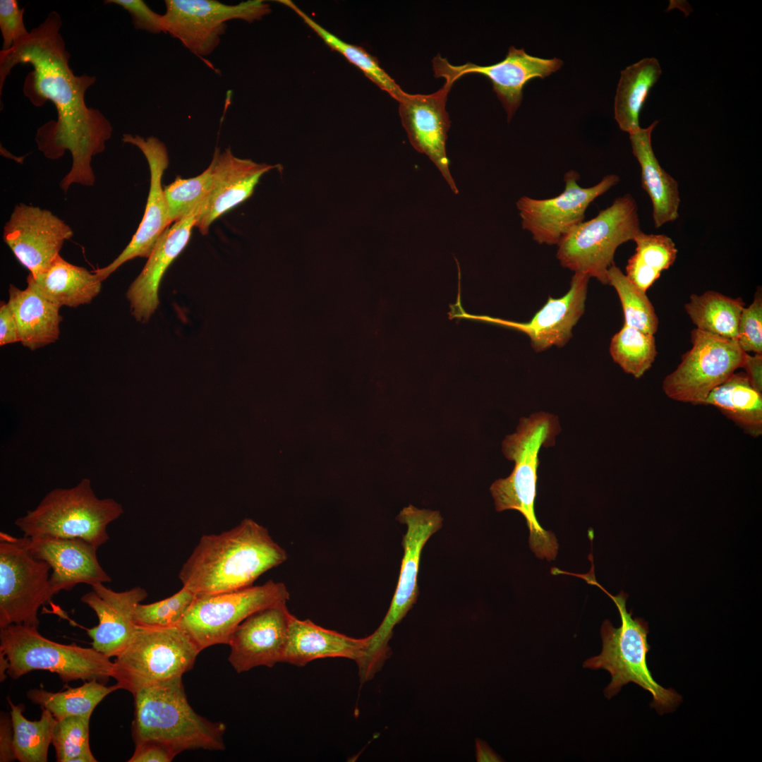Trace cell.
Masks as SVG:
<instances>
[{
    "label": "cell",
    "mask_w": 762,
    "mask_h": 762,
    "mask_svg": "<svg viewBox=\"0 0 762 762\" xmlns=\"http://www.w3.org/2000/svg\"><path fill=\"white\" fill-rule=\"evenodd\" d=\"M200 206L189 215L169 225L161 234L143 270L132 282L127 298L135 319L149 320L159 305L158 289L162 278L188 244Z\"/></svg>",
    "instance_id": "25"
},
{
    "label": "cell",
    "mask_w": 762,
    "mask_h": 762,
    "mask_svg": "<svg viewBox=\"0 0 762 762\" xmlns=\"http://www.w3.org/2000/svg\"><path fill=\"white\" fill-rule=\"evenodd\" d=\"M73 235L70 226L51 211L20 203L4 225L3 239L35 277L52 264Z\"/></svg>",
    "instance_id": "16"
},
{
    "label": "cell",
    "mask_w": 762,
    "mask_h": 762,
    "mask_svg": "<svg viewBox=\"0 0 762 762\" xmlns=\"http://www.w3.org/2000/svg\"><path fill=\"white\" fill-rule=\"evenodd\" d=\"M397 519L406 526L402 540L404 552L389 610L378 628L369 635L368 646L357 664L359 674L365 679H373L390 656L389 642L393 629L412 608L418 596V574L421 551L442 524L438 511L421 509L411 504L404 507Z\"/></svg>",
    "instance_id": "10"
},
{
    "label": "cell",
    "mask_w": 762,
    "mask_h": 762,
    "mask_svg": "<svg viewBox=\"0 0 762 762\" xmlns=\"http://www.w3.org/2000/svg\"><path fill=\"white\" fill-rule=\"evenodd\" d=\"M7 701L11 708L16 760L20 762H47L57 720L49 710L42 708L40 718L30 721L24 717V706L22 704L15 705L9 698H7Z\"/></svg>",
    "instance_id": "35"
},
{
    "label": "cell",
    "mask_w": 762,
    "mask_h": 762,
    "mask_svg": "<svg viewBox=\"0 0 762 762\" xmlns=\"http://www.w3.org/2000/svg\"><path fill=\"white\" fill-rule=\"evenodd\" d=\"M50 571L31 554L28 537L0 533V629L20 624L38 627L39 609L54 595Z\"/></svg>",
    "instance_id": "12"
},
{
    "label": "cell",
    "mask_w": 762,
    "mask_h": 762,
    "mask_svg": "<svg viewBox=\"0 0 762 762\" xmlns=\"http://www.w3.org/2000/svg\"><path fill=\"white\" fill-rule=\"evenodd\" d=\"M8 294V304L17 322L20 342L24 346L35 350L59 339L62 320L59 306L28 283L24 290L10 285Z\"/></svg>",
    "instance_id": "28"
},
{
    "label": "cell",
    "mask_w": 762,
    "mask_h": 762,
    "mask_svg": "<svg viewBox=\"0 0 762 762\" xmlns=\"http://www.w3.org/2000/svg\"><path fill=\"white\" fill-rule=\"evenodd\" d=\"M116 684L107 687L93 679L86 681L80 687L58 692L44 689H32L26 695L33 703L49 710L60 720L73 715L91 716L96 706L109 694L118 690Z\"/></svg>",
    "instance_id": "34"
},
{
    "label": "cell",
    "mask_w": 762,
    "mask_h": 762,
    "mask_svg": "<svg viewBox=\"0 0 762 762\" xmlns=\"http://www.w3.org/2000/svg\"><path fill=\"white\" fill-rule=\"evenodd\" d=\"M453 83L445 78L444 85L429 95L406 92L399 102V112L411 145L416 151L428 157L452 191L458 194V188L449 169L446 151L447 131L450 126L446 102Z\"/></svg>",
    "instance_id": "18"
},
{
    "label": "cell",
    "mask_w": 762,
    "mask_h": 762,
    "mask_svg": "<svg viewBox=\"0 0 762 762\" xmlns=\"http://www.w3.org/2000/svg\"><path fill=\"white\" fill-rule=\"evenodd\" d=\"M89 715H73L57 720L52 744L58 762H96L89 743Z\"/></svg>",
    "instance_id": "39"
},
{
    "label": "cell",
    "mask_w": 762,
    "mask_h": 762,
    "mask_svg": "<svg viewBox=\"0 0 762 762\" xmlns=\"http://www.w3.org/2000/svg\"><path fill=\"white\" fill-rule=\"evenodd\" d=\"M684 308L696 329L736 341L740 315L745 308L741 298L708 291L701 295L692 294Z\"/></svg>",
    "instance_id": "33"
},
{
    "label": "cell",
    "mask_w": 762,
    "mask_h": 762,
    "mask_svg": "<svg viewBox=\"0 0 762 762\" xmlns=\"http://www.w3.org/2000/svg\"><path fill=\"white\" fill-rule=\"evenodd\" d=\"M101 282L94 272L69 263L60 255L46 270L27 277V283L60 308L90 303L100 292Z\"/></svg>",
    "instance_id": "29"
},
{
    "label": "cell",
    "mask_w": 762,
    "mask_h": 762,
    "mask_svg": "<svg viewBox=\"0 0 762 762\" xmlns=\"http://www.w3.org/2000/svg\"><path fill=\"white\" fill-rule=\"evenodd\" d=\"M742 368L753 387L762 393V354L751 356L746 353Z\"/></svg>",
    "instance_id": "48"
},
{
    "label": "cell",
    "mask_w": 762,
    "mask_h": 762,
    "mask_svg": "<svg viewBox=\"0 0 762 762\" xmlns=\"http://www.w3.org/2000/svg\"><path fill=\"white\" fill-rule=\"evenodd\" d=\"M16 760L13 751V730L11 714L1 713L0 718V761Z\"/></svg>",
    "instance_id": "47"
},
{
    "label": "cell",
    "mask_w": 762,
    "mask_h": 762,
    "mask_svg": "<svg viewBox=\"0 0 762 762\" xmlns=\"http://www.w3.org/2000/svg\"><path fill=\"white\" fill-rule=\"evenodd\" d=\"M287 558L266 528L246 519L231 530L203 535L179 579L196 595L229 591L253 586Z\"/></svg>",
    "instance_id": "2"
},
{
    "label": "cell",
    "mask_w": 762,
    "mask_h": 762,
    "mask_svg": "<svg viewBox=\"0 0 762 762\" xmlns=\"http://www.w3.org/2000/svg\"><path fill=\"white\" fill-rule=\"evenodd\" d=\"M589 279L586 274L574 273L569 291L560 298L549 297L528 322H514L468 314L466 315V318L496 323L525 333L537 352L553 346L561 347L572 338V329L583 314Z\"/></svg>",
    "instance_id": "21"
},
{
    "label": "cell",
    "mask_w": 762,
    "mask_h": 762,
    "mask_svg": "<svg viewBox=\"0 0 762 762\" xmlns=\"http://www.w3.org/2000/svg\"><path fill=\"white\" fill-rule=\"evenodd\" d=\"M610 353L625 373L640 378L658 354L654 335L624 324L611 339Z\"/></svg>",
    "instance_id": "37"
},
{
    "label": "cell",
    "mask_w": 762,
    "mask_h": 762,
    "mask_svg": "<svg viewBox=\"0 0 762 762\" xmlns=\"http://www.w3.org/2000/svg\"><path fill=\"white\" fill-rule=\"evenodd\" d=\"M28 548L35 557L50 567L49 583L54 595L80 583L92 586L111 580L98 561L99 548L84 540L28 538Z\"/></svg>",
    "instance_id": "24"
},
{
    "label": "cell",
    "mask_w": 762,
    "mask_h": 762,
    "mask_svg": "<svg viewBox=\"0 0 762 762\" xmlns=\"http://www.w3.org/2000/svg\"><path fill=\"white\" fill-rule=\"evenodd\" d=\"M435 77L449 78L454 83L467 73H480L490 79L493 90L502 103L509 121L520 106L524 86L534 78H544L559 70L562 61L533 56L524 49L509 48L506 57L495 64L480 66L467 63L461 66L451 65L445 59L437 55L433 60Z\"/></svg>",
    "instance_id": "19"
},
{
    "label": "cell",
    "mask_w": 762,
    "mask_h": 762,
    "mask_svg": "<svg viewBox=\"0 0 762 762\" xmlns=\"http://www.w3.org/2000/svg\"><path fill=\"white\" fill-rule=\"evenodd\" d=\"M25 9L20 8L16 0L0 1V29L3 38L1 51H7L14 43L27 36L23 22Z\"/></svg>",
    "instance_id": "43"
},
{
    "label": "cell",
    "mask_w": 762,
    "mask_h": 762,
    "mask_svg": "<svg viewBox=\"0 0 762 762\" xmlns=\"http://www.w3.org/2000/svg\"><path fill=\"white\" fill-rule=\"evenodd\" d=\"M122 514L121 504L111 498H99L90 479L83 478L73 487L49 491L15 525L30 538H78L99 548L109 539L108 525Z\"/></svg>",
    "instance_id": "6"
},
{
    "label": "cell",
    "mask_w": 762,
    "mask_h": 762,
    "mask_svg": "<svg viewBox=\"0 0 762 762\" xmlns=\"http://www.w3.org/2000/svg\"><path fill=\"white\" fill-rule=\"evenodd\" d=\"M736 341L746 353L762 354V296L758 290L753 302L741 313Z\"/></svg>",
    "instance_id": "42"
},
{
    "label": "cell",
    "mask_w": 762,
    "mask_h": 762,
    "mask_svg": "<svg viewBox=\"0 0 762 762\" xmlns=\"http://www.w3.org/2000/svg\"><path fill=\"white\" fill-rule=\"evenodd\" d=\"M635 253L626 266L627 277L644 292L675 262L677 249L665 234H648L641 231L633 240Z\"/></svg>",
    "instance_id": "32"
},
{
    "label": "cell",
    "mask_w": 762,
    "mask_h": 762,
    "mask_svg": "<svg viewBox=\"0 0 762 762\" xmlns=\"http://www.w3.org/2000/svg\"><path fill=\"white\" fill-rule=\"evenodd\" d=\"M661 73L655 58L643 59L621 72L615 99V118L622 131L630 134L641 128L640 113Z\"/></svg>",
    "instance_id": "31"
},
{
    "label": "cell",
    "mask_w": 762,
    "mask_h": 762,
    "mask_svg": "<svg viewBox=\"0 0 762 762\" xmlns=\"http://www.w3.org/2000/svg\"><path fill=\"white\" fill-rule=\"evenodd\" d=\"M166 33L178 39L200 58L212 54L225 33L226 22L260 20L272 11L262 0L228 5L214 0H166Z\"/></svg>",
    "instance_id": "14"
},
{
    "label": "cell",
    "mask_w": 762,
    "mask_h": 762,
    "mask_svg": "<svg viewBox=\"0 0 762 762\" xmlns=\"http://www.w3.org/2000/svg\"><path fill=\"white\" fill-rule=\"evenodd\" d=\"M105 4H114L127 11L133 26L152 33H166L163 15L155 13L141 0H107Z\"/></svg>",
    "instance_id": "44"
},
{
    "label": "cell",
    "mask_w": 762,
    "mask_h": 762,
    "mask_svg": "<svg viewBox=\"0 0 762 762\" xmlns=\"http://www.w3.org/2000/svg\"><path fill=\"white\" fill-rule=\"evenodd\" d=\"M80 600L97 615L99 622L87 629L92 647L109 658L116 657L127 646L138 626L135 609L147 596L145 588L137 586L117 592L104 583H96Z\"/></svg>",
    "instance_id": "23"
},
{
    "label": "cell",
    "mask_w": 762,
    "mask_h": 762,
    "mask_svg": "<svg viewBox=\"0 0 762 762\" xmlns=\"http://www.w3.org/2000/svg\"><path fill=\"white\" fill-rule=\"evenodd\" d=\"M135 744L155 741L178 754L190 750H223L226 725L198 715L190 706L182 677L143 688L133 694Z\"/></svg>",
    "instance_id": "5"
},
{
    "label": "cell",
    "mask_w": 762,
    "mask_h": 762,
    "mask_svg": "<svg viewBox=\"0 0 762 762\" xmlns=\"http://www.w3.org/2000/svg\"><path fill=\"white\" fill-rule=\"evenodd\" d=\"M641 231L636 202L625 194L567 234L557 244V258L563 267L608 284L616 250Z\"/></svg>",
    "instance_id": "8"
},
{
    "label": "cell",
    "mask_w": 762,
    "mask_h": 762,
    "mask_svg": "<svg viewBox=\"0 0 762 762\" xmlns=\"http://www.w3.org/2000/svg\"><path fill=\"white\" fill-rule=\"evenodd\" d=\"M195 595L192 591L183 586L165 599L149 604L140 603L135 609V623L138 626L152 627L179 626Z\"/></svg>",
    "instance_id": "41"
},
{
    "label": "cell",
    "mask_w": 762,
    "mask_h": 762,
    "mask_svg": "<svg viewBox=\"0 0 762 762\" xmlns=\"http://www.w3.org/2000/svg\"><path fill=\"white\" fill-rule=\"evenodd\" d=\"M289 592L282 582L270 580L262 585L236 590L198 594L180 622L202 651L217 644H228L236 627L261 609L287 603Z\"/></svg>",
    "instance_id": "11"
},
{
    "label": "cell",
    "mask_w": 762,
    "mask_h": 762,
    "mask_svg": "<svg viewBox=\"0 0 762 762\" xmlns=\"http://www.w3.org/2000/svg\"><path fill=\"white\" fill-rule=\"evenodd\" d=\"M0 651L8 660L7 675L13 679L47 670L65 683L95 679L106 684L112 675L110 658L94 648L55 642L42 636L38 627L23 624L0 629Z\"/></svg>",
    "instance_id": "7"
},
{
    "label": "cell",
    "mask_w": 762,
    "mask_h": 762,
    "mask_svg": "<svg viewBox=\"0 0 762 762\" xmlns=\"http://www.w3.org/2000/svg\"><path fill=\"white\" fill-rule=\"evenodd\" d=\"M122 140L138 147L145 157L150 172V185L143 219L131 241L120 255L107 266L94 273L102 282L126 261L137 257L149 258L163 231L171 224L162 187L164 171L169 165L168 151L158 138L123 134Z\"/></svg>",
    "instance_id": "17"
},
{
    "label": "cell",
    "mask_w": 762,
    "mask_h": 762,
    "mask_svg": "<svg viewBox=\"0 0 762 762\" xmlns=\"http://www.w3.org/2000/svg\"><path fill=\"white\" fill-rule=\"evenodd\" d=\"M210 164L212 186L200 206L195 223L203 235L216 219L250 197L262 176L277 167L237 157L230 147L222 153L216 150Z\"/></svg>",
    "instance_id": "22"
},
{
    "label": "cell",
    "mask_w": 762,
    "mask_h": 762,
    "mask_svg": "<svg viewBox=\"0 0 762 762\" xmlns=\"http://www.w3.org/2000/svg\"><path fill=\"white\" fill-rule=\"evenodd\" d=\"M20 341L15 316L9 305L4 302L0 306V345Z\"/></svg>",
    "instance_id": "46"
},
{
    "label": "cell",
    "mask_w": 762,
    "mask_h": 762,
    "mask_svg": "<svg viewBox=\"0 0 762 762\" xmlns=\"http://www.w3.org/2000/svg\"><path fill=\"white\" fill-rule=\"evenodd\" d=\"M178 754L170 746L155 741H147L135 745L128 762H170Z\"/></svg>",
    "instance_id": "45"
},
{
    "label": "cell",
    "mask_w": 762,
    "mask_h": 762,
    "mask_svg": "<svg viewBox=\"0 0 762 762\" xmlns=\"http://www.w3.org/2000/svg\"><path fill=\"white\" fill-rule=\"evenodd\" d=\"M292 614L286 603L256 611L231 636L229 661L238 673L282 663Z\"/></svg>",
    "instance_id": "20"
},
{
    "label": "cell",
    "mask_w": 762,
    "mask_h": 762,
    "mask_svg": "<svg viewBox=\"0 0 762 762\" xmlns=\"http://www.w3.org/2000/svg\"><path fill=\"white\" fill-rule=\"evenodd\" d=\"M277 1L292 9L326 44L332 49L341 54L350 63L361 70L372 82L380 89L387 92L398 102L405 95L406 92L381 68L377 59L363 47L349 44L332 34L309 17L293 1L290 0H279Z\"/></svg>",
    "instance_id": "36"
},
{
    "label": "cell",
    "mask_w": 762,
    "mask_h": 762,
    "mask_svg": "<svg viewBox=\"0 0 762 762\" xmlns=\"http://www.w3.org/2000/svg\"><path fill=\"white\" fill-rule=\"evenodd\" d=\"M477 761H500L499 757L480 739L476 742Z\"/></svg>",
    "instance_id": "49"
},
{
    "label": "cell",
    "mask_w": 762,
    "mask_h": 762,
    "mask_svg": "<svg viewBox=\"0 0 762 762\" xmlns=\"http://www.w3.org/2000/svg\"><path fill=\"white\" fill-rule=\"evenodd\" d=\"M691 348L663 382L670 399L702 405L708 394L742 368L746 353L737 341L698 329L691 332Z\"/></svg>",
    "instance_id": "13"
},
{
    "label": "cell",
    "mask_w": 762,
    "mask_h": 762,
    "mask_svg": "<svg viewBox=\"0 0 762 762\" xmlns=\"http://www.w3.org/2000/svg\"><path fill=\"white\" fill-rule=\"evenodd\" d=\"M212 180L210 164L200 175L187 179L177 177L164 187L171 223L189 215L201 205L210 193Z\"/></svg>",
    "instance_id": "40"
},
{
    "label": "cell",
    "mask_w": 762,
    "mask_h": 762,
    "mask_svg": "<svg viewBox=\"0 0 762 762\" xmlns=\"http://www.w3.org/2000/svg\"><path fill=\"white\" fill-rule=\"evenodd\" d=\"M560 432L558 418L551 413L538 412L520 418L516 431L502 442L504 455L514 462L513 471L508 477L496 480L490 488L497 512L514 509L524 516L531 550L548 561L555 559L558 543L555 534L541 526L535 514L538 454L542 447L555 445Z\"/></svg>",
    "instance_id": "3"
},
{
    "label": "cell",
    "mask_w": 762,
    "mask_h": 762,
    "mask_svg": "<svg viewBox=\"0 0 762 762\" xmlns=\"http://www.w3.org/2000/svg\"><path fill=\"white\" fill-rule=\"evenodd\" d=\"M658 123L655 121L629 134L632 152L641 168V186L652 203L655 228L678 218L681 202L678 182L661 167L652 147L651 134Z\"/></svg>",
    "instance_id": "27"
},
{
    "label": "cell",
    "mask_w": 762,
    "mask_h": 762,
    "mask_svg": "<svg viewBox=\"0 0 762 762\" xmlns=\"http://www.w3.org/2000/svg\"><path fill=\"white\" fill-rule=\"evenodd\" d=\"M607 278L608 284L614 287L621 301L624 324L654 335L658 328V318L646 292L634 284L615 264L609 268Z\"/></svg>",
    "instance_id": "38"
},
{
    "label": "cell",
    "mask_w": 762,
    "mask_h": 762,
    "mask_svg": "<svg viewBox=\"0 0 762 762\" xmlns=\"http://www.w3.org/2000/svg\"><path fill=\"white\" fill-rule=\"evenodd\" d=\"M200 652L179 626H138L113 662L111 677L119 689L133 694L146 687L182 677L192 669Z\"/></svg>",
    "instance_id": "9"
},
{
    "label": "cell",
    "mask_w": 762,
    "mask_h": 762,
    "mask_svg": "<svg viewBox=\"0 0 762 762\" xmlns=\"http://www.w3.org/2000/svg\"><path fill=\"white\" fill-rule=\"evenodd\" d=\"M579 173L564 174V188L558 195L547 199L521 197L516 203L522 228L528 231L538 244L557 245L572 229L584 221L589 205L619 181L610 174L597 184L584 188L579 183Z\"/></svg>",
    "instance_id": "15"
},
{
    "label": "cell",
    "mask_w": 762,
    "mask_h": 762,
    "mask_svg": "<svg viewBox=\"0 0 762 762\" xmlns=\"http://www.w3.org/2000/svg\"><path fill=\"white\" fill-rule=\"evenodd\" d=\"M702 405H711L746 435H762V393L751 385L745 373H734L715 387Z\"/></svg>",
    "instance_id": "30"
},
{
    "label": "cell",
    "mask_w": 762,
    "mask_h": 762,
    "mask_svg": "<svg viewBox=\"0 0 762 762\" xmlns=\"http://www.w3.org/2000/svg\"><path fill=\"white\" fill-rule=\"evenodd\" d=\"M9 668V663L7 657L0 651V681L4 682L7 675V671Z\"/></svg>",
    "instance_id": "50"
},
{
    "label": "cell",
    "mask_w": 762,
    "mask_h": 762,
    "mask_svg": "<svg viewBox=\"0 0 762 762\" xmlns=\"http://www.w3.org/2000/svg\"><path fill=\"white\" fill-rule=\"evenodd\" d=\"M369 636L356 639L318 626L292 615L282 663L305 666L328 658H344L357 663L365 655Z\"/></svg>",
    "instance_id": "26"
},
{
    "label": "cell",
    "mask_w": 762,
    "mask_h": 762,
    "mask_svg": "<svg viewBox=\"0 0 762 762\" xmlns=\"http://www.w3.org/2000/svg\"><path fill=\"white\" fill-rule=\"evenodd\" d=\"M591 568L586 574L565 572L595 585L605 593L615 603L621 618V626L615 628L606 619L602 624L600 634L603 641L601 653L587 659L583 667L591 670L603 669L611 675V682L604 690L607 698L618 694L622 687L633 682L652 695L651 707L663 715L675 710L682 701V696L672 688H665L653 677L647 664V654L651 646L647 641L648 624L643 618L632 617V612L626 607L627 594L621 591L613 595L595 579L593 557H589Z\"/></svg>",
    "instance_id": "4"
},
{
    "label": "cell",
    "mask_w": 762,
    "mask_h": 762,
    "mask_svg": "<svg viewBox=\"0 0 762 762\" xmlns=\"http://www.w3.org/2000/svg\"><path fill=\"white\" fill-rule=\"evenodd\" d=\"M61 25L60 15L53 11L11 49L1 50L0 95L14 66L19 64L32 66L24 81L25 96L35 107L50 101L57 112L56 120L37 129L35 140L39 150L48 159H59L67 150L71 153V170L60 183L61 188L66 192L74 183L94 185L92 159L104 151L112 127L99 110L87 106L85 92L96 78L73 73L68 64L70 54L60 33Z\"/></svg>",
    "instance_id": "1"
}]
</instances>
